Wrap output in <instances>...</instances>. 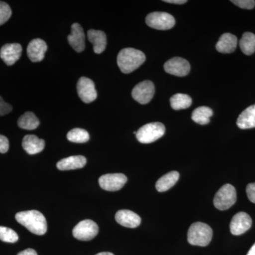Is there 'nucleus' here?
I'll list each match as a JSON object with an SVG mask.
<instances>
[{
    "mask_svg": "<svg viewBox=\"0 0 255 255\" xmlns=\"http://www.w3.org/2000/svg\"><path fill=\"white\" fill-rule=\"evenodd\" d=\"M15 219L30 232L37 236H43L47 232L46 218L36 210L18 212L15 216Z\"/></svg>",
    "mask_w": 255,
    "mask_h": 255,
    "instance_id": "1",
    "label": "nucleus"
},
{
    "mask_svg": "<svg viewBox=\"0 0 255 255\" xmlns=\"http://www.w3.org/2000/svg\"><path fill=\"white\" fill-rule=\"evenodd\" d=\"M145 61V55L140 50L124 48L117 56V64L122 73L128 74L138 68Z\"/></svg>",
    "mask_w": 255,
    "mask_h": 255,
    "instance_id": "2",
    "label": "nucleus"
},
{
    "mask_svg": "<svg viewBox=\"0 0 255 255\" xmlns=\"http://www.w3.org/2000/svg\"><path fill=\"white\" fill-rule=\"evenodd\" d=\"M212 237V228L204 223H193L188 231V242L192 246H207L211 243Z\"/></svg>",
    "mask_w": 255,
    "mask_h": 255,
    "instance_id": "3",
    "label": "nucleus"
},
{
    "mask_svg": "<svg viewBox=\"0 0 255 255\" xmlns=\"http://www.w3.org/2000/svg\"><path fill=\"white\" fill-rule=\"evenodd\" d=\"M165 127L162 123L154 122L146 124L136 131L137 140L143 144L151 143L164 135Z\"/></svg>",
    "mask_w": 255,
    "mask_h": 255,
    "instance_id": "4",
    "label": "nucleus"
},
{
    "mask_svg": "<svg viewBox=\"0 0 255 255\" xmlns=\"http://www.w3.org/2000/svg\"><path fill=\"white\" fill-rule=\"evenodd\" d=\"M237 193L236 188L230 184L223 185L215 195L214 204L216 209L225 211L236 204Z\"/></svg>",
    "mask_w": 255,
    "mask_h": 255,
    "instance_id": "5",
    "label": "nucleus"
},
{
    "mask_svg": "<svg viewBox=\"0 0 255 255\" xmlns=\"http://www.w3.org/2000/svg\"><path fill=\"white\" fill-rule=\"evenodd\" d=\"M145 22L147 26L157 30H169L175 24V19L172 15L166 12L156 11L146 16Z\"/></svg>",
    "mask_w": 255,
    "mask_h": 255,
    "instance_id": "6",
    "label": "nucleus"
},
{
    "mask_svg": "<svg viewBox=\"0 0 255 255\" xmlns=\"http://www.w3.org/2000/svg\"><path fill=\"white\" fill-rule=\"evenodd\" d=\"M98 233V226L92 220L80 221L73 230L74 238L81 241H91Z\"/></svg>",
    "mask_w": 255,
    "mask_h": 255,
    "instance_id": "7",
    "label": "nucleus"
},
{
    "mask_svg": "<svg viewBox=\"0 0 255 255\" xmlns=\"http://www.w3.org/2000/svg\"><path fill=\"white\" fill-rule=\"evenodd\" d=\"M155 95V86L149 80L140 82L132 89V97L140 105L149 103Z\"/></svg>",
    "mask_w": 255,
    "mask_h": 255,
    "instance_id": "8",
    "label": "nucleus"
},
{
    "mask_svg": "<svg viewBox=\"0 0 255 255\" xmlns=\"http://www.w3.org/2000/svg\"><path fill=\"white\" fill-rule=\"evenodd\" d=\"M127 182V176L122 173L107 174L99 179L100 187L109 191L120 190Z\"/></svg>",
    "mask_w": 255,
    "mask_h": 255,
    "instance_id": "9",
    "label": "nucleus"
},
{
    "mask_svg": "<svg viewBox=\"0 0 255 255\" xmlns=\"http://www.w3.org/2000/svg\"><path fill=\"white\" fill-rule=\"evenodd\" d=\"M77 90L79 97L85 103H91L97 99V93L95 83L86 77H82L79 79Z\"/></svg>",
    "mask_w": 255,
    "mask_h": 255,
    "instance_id": "10",
    "label": "nucleus"
},
{
    "mask_svg": "<svg viewBox=\"0 0 255 255\" xmlns=\"http://www.w3.org/2000/svg\"><path fill=\"white\" fill-rule=\"evenodd\" d=\"M164 69L167 73L178 77H184L190 71V64L184 58L175 57L164 63Z\"/></svg>",
    "mask_w": 255,
    "mask_h": 255,
    "instance_id": "11",
    "label": "nucleus"
},
{
    "mask_svg": "<svg viewBox=\"0 0 255 255\" xmlns=\"http://www.w3.org/2000/svg\"><path fill=\"white\" fill-rule=\"evenodd\" d=\"M252 223L251 217L247 213H238L233 216L230 224L231 232L234 236H241L251 228Z\"/></svg>",
    "mask_w": 255,
    "mask_h": 255,
    "instance_id": "12",
    "label": "nucleus"
},
{
    "mask_svg": "<svg viewBox=\"0 0 255 255\" xmlns=\"http://www.w3.org/2000/svg\"><path fill=\"white\" fill-rule=\"evenodd\" d=\"M22 47L19 43H7L1 47L0 58L6 65H13L21 58Z\"/></svg>",
    "mask_w": 255,
    "mask_h": 255,
    "instance_id": "13",
    "label": "nucleus"
},
{
    "mask_svg": "<svg viewBox=\"0 0 255 255\" xmlns=\"http://www.w3.org/2000/svg\"><path fill=\"white\" fill-rule=\"evenodd\" d=\"M68 41L74 50L81 53L85 48V36L82 26L78 23L71 26V33L68 36Z\"/></svg>",
    "mask_w": 255,
    "mask_h": 255,
    "instance_id": "14",
    "label": "nucleus"
},
{
    "mask_svg": "<svg viewBox=\"0 0 255 255\" xmlns=\"http://www.w3.org/2000/svg\"><path fill=\"white\" fill-rule=\"evenodd\" d=\"M47 48L48 47L46 42L41 38H35L28 43V57L33 63L41 61L44 58Z\"/></svg>",
    "mask_w": 255,
    "mask_h": 255,
    "instance_id": "15",
    "label": "nucleus"
},
{
    "mask_svg": "<svg viewBox=\"0 0 255 255\" xmlns=\"http://www.w3.org/2000/svg\"><path fill=\"white\" fill-rule=\"evenodd\" d=\"M115 219L121 226L130 228H136L141 223L140 216L129 210H120L117 211Z\"/></svg>",
    "mask_w": 255,
    "mask_h": 255,
    "instance_id": "16",
    "label": "nucleus"
},
{
    "mask_svg": "<svg viewBox=\"0 0 255 255\" xmlns=\"http://www.w3.org/2000/svg\"><path fill=\"white\" fill-rule=\"evenodd\" d=\"M22 147L28 155H36L44 149L45 141L36 135H27L23 137Z\"/></svg>",
    "mask_w": 255,
    "mask_h": 255,
    "instance_id": "17",
    "label": "nucleus"
},
{
    "mask_svg": "<svg viewBox=\"0 0 255 255\" xmlns=\"http://www.w3.org/2000/svg\"><path fill=\"white\" fill-rule=\"evenodd\" d=\"M86 163L87 159L84 156H70L60 160L57 163V168L62 171L81 169Z\"/></svg>",
    "mask_w": 255,
    "mask_h": 255,
    "instance_id": "18",
    "label": "nucleus"
},
{
    "mask_svg": "<svg viewBox=\"0 0 255 255\" xmlns=\"http://www.w3.org/2000/svg\"><path fill=\"white\" fill-rule=\"evenodd\" d=\"M87 38L93 45L94 52L100 54L107 46V36L103 31L90 29L87 32Z\"/></svg>",
    "mask_w": 255,
    "mask_h": 255,
    "instance_id": "19",
    "label": "nucleus"
},
{
    "mask_svg": "<svg viewBox=\"0 0 255 255\" xmlns=\"http://www.w3.org/2000/svg\"><path fill=\"white\" fill-rule=\"evenodd\" d=\"M237 45V37L231 33H226L220 37L216 48L220 53H231L236 49Z\"/></svg>",
    "mask_w": 255,
    "mask_h": 255,
    "instance_id": "20",
    "label": "nucleus"
},
{
    "mask_svg": "<svg viewBox=\"0 0 255 255\" xmlns=\"http://www.w3.org/2000/svg\"><path fill=\"white\" fill-rule=\"evenodd\" d=\"M237 125L241 129L255 128V105L248 107L240 114L237 120Z\"/></svg>",
    "mask_w": 255,
    "mask_h": 255,
    "instance_id": "21",
    "label": "nucleus"
},
{
    "mask_svg": "<svg viewBox=\"0 0 255 255\" xmlns=\"http://www.w3.org/2000/svg\"><path fill=\"white\" fill-rule=\"evenodd\" d=\"M179 178V173L176 171H172V172L164 174L162 177L159 178L157 182H156V189L159 192H164V191L169 190L177 182Z\"/></svg>",
    "mask_w": 255,
    "mask_h": 255,
    "instance_id": "22",
    "label": "nucleus"
},
{
    "mask_svg": "<svg viewBox=\"0 0 255 255\" xmlns=\"http://www.w3.org/2000/svg\"><path fill=\"white\" fill-rule=\"evenodd\" d=\"M40 122L33 112H27L20 117L18 120V126L25 130H34L39 126Z\"/></svg>",
    "mask_w": 255,
    "mask_h": 255,
    "instance_id": "23",
    "label": "nucleus"
},
{
    "mask_svg": "<svg viewBox=\"0 0 255 255\" xmlns=\"http://www.w3.org/2000/svg\"><path fill=\"white\" fill-rule=\"evenodd\" d=\"M213 116V111L208 107H200L193 112L191 119L196 124L206 125L210 123V118Z\"/></svg>",
    "mask_w": 255,
    "mask_h": 255,
    "instance_id": "24",
    "label": "nucleus"
},
{
    "mask_svg": "<svg viewBox=\"0 0 255 255\" xmlns=\"http://www.w3.org/2000/svg\"><path fill=\"white\" fill-rule=\"evenodd\" d=\"M240 47L244 54L251 55L255 52V35L251 32H246L240 41Z\"/></svg>",
    "mask_w": 255,
    "mask_h": 255,
    "instance_id": "25",
    "label": "nucleus"
},
{
    "mask_svg": "<svg viewBox=\"0 0 255 255\" xmlns=\"http://www.w3.org/2000/svg\"><path fill=\"white\" fill-rule=\"evenodd\" d=\"M170 104L174 110H185L191 107L192 100L185 94H176L171 97Z\"/></svg>",
    "mask_w": 255,
    "mask_h": 255,
    "instance_id": "26",
    "label": "nucleus"
},
{
    "mask_svg": "<svg viewBox=\"0 0 255 255\" xmlns=\"http://www.w3.org/2000/svg\"><path fill=\"white\" fill-rule=\"evenodd\" d=\"M67 138L69 141L75 143H84L90 140V135L85 129L76 128L68 132Z\"/></svg>",
    "mask_w": 255,
    "mask_h": 255,
    "instance_id": "27",
    "label": "nucleus"
},
{
    "mask_svg": "<svg viewBox=\"0 0 255 255\" xmlns=\"http://www.w3.org/2000/svg\"><path fill=\"white\" fill-rule=\"evenodd\" d=\"M17 233L11 228L0 226V241L4 243H14L17 242Z\"/></svg>",
    "mask_w": 255,
    "mask_h": 255,
    "instance_id": "28",
    "label": "nucleus"
},
{
    "mask_svg": "<svg viewBox=\"0 0 255 255\" xmlns=\"http://www.w3.org/2000/svg\"><path fill=\"white\" fill-rule=\"evenodd\" d=\"M11 16V9L7 3L0 1V26L6 23Z\"/></svg>",
    "mask_w": 255,
    "mask_h": 255,
    "instance_id": "29",
    "label": "nucleus"
},
{
    "mask_svg": "<svg viewBox=\"0 0 255 255\" xmlns=\"http://www.w3.org/2000/svg\"><path fill=\"white\" fill-rule=\"evenodd\" d=\"M231 2L237 5L242 9H253L255 6L254 0H233Z\"/></svg>",
    "mask_w": 255,
    "mask_h": 255,
    "instance_id": "30",
    "label": "nucleus"
},
{
    "mask_svg": "<svg viewBox=\"0 0 255 255\" xmlns=\"http://www.w3.org/2000/svg\"><path fill=\"white\" fill-rule=\"evenodd\" d=\"M12 111V107L9 104L5 102L0 96V116H4Z\"/></svg>",
    "mask_w": 255,
    "mask_h": 255,
    "instance_id": "31",
    "label": "nucleus"
},
{
    "mask_svg": "<svg viewBox=\"0 0 255 255\" xmlns=\"http://www.w3.org/2000/svg\"><path fill=\"white\" fill-rule=\"evenodd\" d=\"M9 142L7 137L0 135V153H6L9 150Z\"/></svg>",
    "mask_w": 255,
    "mask_h": 255,
    "instance_id": "32",
    "label": "nucleus"
},
{
    "mask_svg": "<svg viewBox=\"0 0 255 255\" xmlns=\"http://www.w3.org/2000/svg\"><path fill=\"white\" fill-rule=\"evenodd\" d=\"M246 192L249 200L255 204V182L248 184L246 188Z\"/></svg>",
    "mask_w": 255,
    "mask_h": 255,
    "instance_id": "33",
    "label": "nucleus"
},
{
    "mask_svg": "<svg viewBox=\"0 0 255 255\" xmlns=\"http://www.w3.org/2000/svg\"><path fill=\"white\" fill-rule=\"evenodd\" d=\"M17 255H38L37 253L34 250L28 248V249L25 250V251L20 252Z\"/></svg>",
    "mask_w": 255,
    "mask_h": 255,
    "instance_id": "34",
    "label": "nucleus"
},
{
    "mask_svg": "<svg viewBox=\"0 0 255 255\" xmlns=\"http://www.w3.org/2000/svg\"><path fill=\"white\" fill-rule=\"evenodd\" d=\"M164 2L171 3V4H183L187 3V0H164Z\"/></svg>",
    "mask_w": 255,
    "mask_h": 255,
    "instance_id": "35",
    "label": "nucleus"
},
{
    "mask_svg": "<svg viewBox=\"0 0 255 255\" xmlns=\"http://www.w3.org/2000/svg\"><path fill=\"white\" fill-rule=\"evenodd\" d=\"M247 255H255V243L253 245V247H252Z\"/></svg>",
    "mask_w": 255,
    "mask_h": 255,
    "instance_id": "36",
    "label": "nucleus"
},
{
    "mask_svg": "<svg viewBox=\"0 0 255 255\" xmlns=\"http://www.w3.org/2000/svg\"><path fill=\"white\" fill-rule=\"evenodd\" d=\"M96 255H114L113 253H108V252H104V253H98Z\"/></svg>",
    "mask_w": 255,
    "mask_h": 255,
    "instance_id": "37",
    "label": "nucleus"
}]
</instances>
